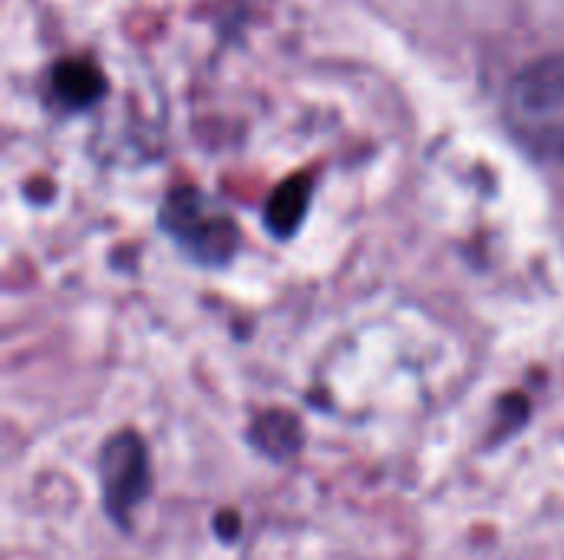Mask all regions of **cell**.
Returning a JSON list of instances; mask_svg holds the SVG:
<instances>
[{
	"label": "cell",
	"instance_id": "6da1fadb",
	"mask_svg": "<svg viewBox=\"0 0 564 560\" xmlns=\"http://www.w3.org/2000/svg\"><path fill=\"white\" fill-rule=\"evenodd\" d=\"M502 116L525 152L542 162H564V53L542 56L516 73Z\"/></svg>",
	"mask_w": 564,
	"mask_h": 560
},
{
	"label": "cell",
	"instance_id": "7a4b0ae2",
	"mask_svg": "<svg viewBox=\"0 0 564 560\" xmlns=\"http://www.w3.org/2000/svg\"><path fill=\"white\" fill-rule=\"evenodd\" d=\"M159 228L188 261L202 267H228L241 241L235 218L195 185H178L165 195L159 208Z\"/></svg>",
	"mask_w": 564,
	"mask_h": 560
},
{
	"label": "cell",
	"instance_id": "3957f363",
	"mask_svg": "<svg viewBox=\"0 0 564 560\" xmlns=\"http://www.w3.org/2000/svg\"><path fill=\"white\" fill-rule=\"evenodd\" d=\"M99 485H102V512L106 518L129 531L132 512L145 502L152 488L149 449L135 432L112 436L99 452Z\"/></svg>",
	"mask_w": 564,
	"mask_h": 560
},
{
	"label": "cell",
	"instance_id": "277c9868",
	"mask_svg": "<svg viewBox=\"0 0 564 560\" xmlns=\"http://www.w3.org/2000/svg\"><path fill=\"white\" fill-rule=\"evenodd\" d=\"M106 92V79L93 59H59L50 73V102L63 112H83Z\"/></svg>",
	"mask_w": 564,
	"mask_h": 560
},
{
	"label": "cell",
	"instance_id": "5b68a950",
	"mask_svg": "<svg viewBox=\"0 0 564 560\" xmlns=\"http://www.w3.org/2000/svg\"><path fill=\"white\" fill-rule=\"evenodd\" d=\"M311 198H314V178H311V172H297V175L284 178L271 191V198L264 205V224H268V231L274 238H281V241L284 238H294L301 231L307 211H311Z\"/></svg>",
	"mask_w": 564,
	"mask_h": 560
},
{
	"label": "cell",
	"instance_id": "8992f818",
	"mask_svg": "<svg viewBox=\"0 0 564 560\" xmlns=\"http://www.w3.org/2000/svg\"><path fill=\"white\" fill-rule=\"evenodd\" d=\"M251 442H254L258 452H264L268 459H278L281 462V459H288V455L297 452V446H301V426H297L294 416L274 409V413H264V416L254 419Z\"/></svg>",
	"mask_w": 564,
	"mask_h": 560
}]
</instances>
